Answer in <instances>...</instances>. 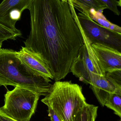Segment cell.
Instances as JSON below:
<instances>
[{"label": "cell", "mask_w": 121, "mask_h": 121, "mask_svg": "<svg viewBox=\"0 0 121 121\" xmlns=\"http://www.w3.org/2000/svg\"><path fill=\"white\" fill-rule=\"evenodd\" d=\"M28 10L31 30L25 47L44 60L54 80L64 79L84 44L69 5L61 0H33Z\"/></svg>", "instance_id": "obj_1"}, {"label": "cell", "mask_w": 121, "mask_h": 121, "mask_svg": "<svg viewBox=\"0 0 121 121\" xmlns=\"http://www.w3.org/2000/svg\"><path fill=\"white\" fill-rule=\"evenodd\" d=\"M16 51L0 50V86L19 87L31 90L40 96L49 93L51 80L32 70L17 56Z\"/></svg>", "instance_id": "obj_2"}, {"label": "cell", "mask_w": 121, "mask_h": 121, "mask_svg": "<svg viewBox=\"0 0 121 121\" xmlns=\"http://www.w3.org/2000/svg\"><path fill=\"white\" fill-rule=\"evenodd\" d=\"M61 121H74L87 104L82 87L72 81H55L47 95L41 100Z\"/></svg>", "instance_id": "obj_3"}, {"label": "cell", "mask_w": 121, "mask_h": 121, "mask_svg": "<svg viewBox=\"0 0 121 121\" xmlns=\"http://www.w3.org/2000/svg\"><path fill=\"white\" fill-rule=\"evenodd\" d=\"M40 96L31 90L15 87L4 95V105L0 109L17 121H30L35 112Z\"/></svg>", "instance_id": "obj_4"}, {"label": "cell", "mask_w": 121, "mask_h": 121, "mask_svg": "<svg viewBox=\"0 0 121 121\" xmlns=\"http://www.w3.org/2000/svg\"><path fill=\"white\" fill-rule=\"evenodd\" d=\"M83 45L74 59L70 72L86 85L91 84L99 77L105 76L92 47V43L81 30Z\"/></svg>", "instance_id": "obj_5"}, {"label": "cell", "mask_w": 121, "mask_h": 121, "mask_svg": "<svg viewBox=\"0 0 121 121\" xmlns=\"http://www.w3.org/2000/svg\"><path fill=\"white\" fill-rule=\"evenodd\" d=\"M69 5L80 28L92 44H101L114 48L121 52V34L100 25L82 12L77 14L74 5Z\"/></svg>", "instance_id": "obj_6"}, {"label": "cell", "mask_w": 121, "mask_h": 121, "mask_svg": "<svg viewBox=\"0 0 121 121\" xmlns=\"http://www.w3.org/2000/svg\"><path fill=\"white\" fill-rule=\"evenodd\" d=\"M33 0H3L0 3V23L17 33L22 34L16 27L23 11L29 10Z\"/></svg>", "instance_id": "obj_7"}, {"label": "cell", "mask_w": 121, "mask_h": 121, "mask_svg": "<svg viewBox=\"0 0 121 121\" xmlns=\"http://www.w3.org/2000/svg\"><path fill=\"white\" fill-rule=\"evenodd\" d=\"M92 47L104 73L121 69V52L116 49L99 44H92Z\"/></svg>", "instance_id": "obj_8"}, {"label": "cell", "mask_w": 121, "mask_h": 121, "mask_svg": "<svg viewBox=\"0 0 121 121\" xmlns=\"http://www.w3.org/2000/svg\"><path fill=\"white\" fill-rule=\"evenodd\" d=\"M90 88L102 107L104 106L106 101L112 94L121 96V85L111 80L105 75L97 79L90 85Z\"/></svg>", "instance_id": "obj_9"}, {"label": "cell", "mask_w": 121, "mask_h": 121, "mask_svg": "<svg viewBox=\"0 0 121 121\" xmlns=\"http://www.w3.org/2000/svg\"><path fill=\"white\" fill-rule=\"evenodd\" d=\"M16 54L18 58L32 70L45 77L53 80V76L46 63L36 54L23 47L16 52Z\"/></svg>", "instance_id": "obj_10"}, {"label": "cell", "mask_w": 121, "mask_h": 121, "mask_svg": "<svg viewBox=\"0 0 121 121\" xmlns=\"http://www.w3.org/2000/svg\"><path fill=\"white\" fill-rule=\"evenodd\" d=\"M72 2L75 8L89 16L91 9L104 11V10L108 9L107 6L101 0H72Z\"/></svg>", "instance_id": "obj_11"}, {"label": "cell", "mask_w": 121, "mask_h": 121, "mask_svg": "<svg viewBox=\"0 0 121 121\" xmlns=\"http://www.w3.org/2000/svg\"><path fill=\"white\" fill-rule=\"evenodd\" d=\"M103 11H98L92 9L90 10L89 16L94 21L105 28L121 34V28L109 21L103 14Z\"/></svg>", "instance_id": "obj_12"}, {"label": "cell", "mask_w": 121, "mask_h": 121, "mask_svg": "<svg viewBox=\"0 0 121 121\" xmlns=\"http://www.w3.org/2000/svg\"><path fill=\"white\" fill-rule=\"evenodd\" d=\"M98 106L87 104L80 111L74 121H95Z\"/></svg>", "instance_id": "obj_13"}, {"label": "cell", "mask_w": 121, "mask_h": 121, "mask_svg": "<svg viewBox=\"0 0 121 121\" xmlns=\"http://www.w3.org/2000/svg\"><path fill=\"white\" fill-rule=\"evenodd\" d=\"M104 106L114 112V113L121 118V96L112 94L106 101Z\"/></svg>", "instance_id": "obj_14"}, {"label": "cell", "mask_w": 121, "mask_h": 121, "mask_svg": "<svg viewBox=\"0 0 121 121\" xmlns=\"http://www.w3.org/2000/svg\"><path fill=\"white\" fill-rule=\"evenodd\" d=\"M22 34L17 33L3 25L0 23V41H4L9 40H14L16 38L20 37Z\"/></svg>", "instance_id": "obj_15"}, {"label": "cell", "mask_w": 121, "mask_h": 121, "mask_svg": "<svg viewBox=\"0 0 121 121\" xmlns=\"http://www.w3.org/2000/svg\"><path fill=\"white\" fill-rule=\"evenodd\" d=\"M105 75L111 80L121 85V69L108 72L105 73Z\"/></svg>", "instance_id": "obj_16"}, {"label": "cell", "mask_w": 121, "mask_h": 121, "mask_svg": "<svg viewBox=\"0 0 121 121\" xmlns=\"http://www.w3.org/2000/svg\"><path fill=\"white\" fill-rule=\"evenodd\" d=\"M107 6L108 9L113 12L115 15L119 16L121 13L118 9L117 0H101Z\"/></svg>", "instance_id": "obj_17"}, {"label": "cell", "mask_w": 121, "mask_h": 121, "mask_svg": "<svg viewBox=\"0 0 121 121\" xmlns=\"http://www.w3.org/2000/svg\"><path fill=\"white\" fill-rule=\"evenodd\" d=\"M48 107V116L50 117V121H61L59 117L54 112V111L49 107Z\"/></svg>", "instance_id": "obj_18"}, {"label": "cell", "mask_w": 121, "mask_h": 121, "mask_svg": "<svg viewBox=\"0 0 121 121\" xmlns=\"http://www.w3.org/2000/svg\"><path fill=\"white\" fill-rule=\"evenodd\" d=\"M0 121H17L11 118L0 109Z\"/></svg>", "instance_id": "obj_19"}, {"label": "cell", "mask_w": 121, "mask_h": 121, "mask_svg": "<svg viewBox=\"0 0 121 121\" xmlns=\"http://www.w3.org/2000/svg\"><path fill=\"white\" fill-rule=\"evenodd\" d=\"M61 0L64 3H67L68 4L71 3H73L72 0Z\"/></svg>", "instance_id": "obj_20"}, {"label": "cell", "mask_w": 121, "mask_h": 121, "mask_svg": "<svg viewBox=\"0 0 121 121\" xmlns=\"http://www.w3.org/2000/svg\"><path fill=\"white\" fill-rule=\"evenodd\" d=\"M118 2V6L121 7V0H117Z\"/></svg>", "instance_id": "obj_21"}, {"label": "cell", "mask_w": 121, "mask_h": 121, "mask_svg": "<svg viewBox=\"0 0 121 121\" xmlns=\"http://www.w3.org/2000/svg\"><path fill=\"white\" fill-rule=\"evenodd\" d=\"M2 43L3 42L0 41V50L1 49V46H2Z\"/></svg>", "instance_id": "obj_22"}, {"label": "cell", "mask_w": 121, "mask_h": 121, "mask_svg": "<svg viewBox=\"0 0 121 121\" xmlns=\"http://www.w3.org/2000/svg\"><path fill=\"white\" fill-rule=\"evenodd\" d=\"M121 121V119H120V120H119V121Z\"/></svg>", "instance_id": "obj_23"}]
</instances>
